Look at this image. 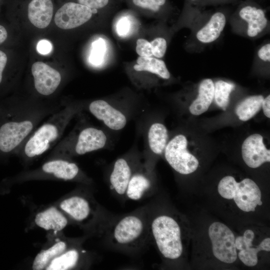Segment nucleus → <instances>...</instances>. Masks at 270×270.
I'll return each mask as SVG.
<instances>
[{"label":"nucleus","mask_w":270,"mask_h":270,"mask_svg":"<svg viewBox=\"0 0 270 270\" xmlns=\"http://www.w3.org/2000/svg\"><path fill=\"white\" fill-rule=\"evenodd\" d=\"M4 102L0 118V159L16 155L40 122L59 108Z\"/></svg>","instance_id":"nucleus-1"},{"label":"nucleus","mask_w":270,"mask_h":270,"mask_svg":"<svg viewBox=\"0 0 270 270\" xmlns=\"http://www.w3.org/2000/svg\"><path fill=\"white\" fill-rule=\"evenodd\" d=\"M80 106L68 104L59 107L38 126L25 140L16 155L25 162L34 160L54 148Z\"/></svg>","instance_id":"nucleus-2"},{"label":"nucleus","mask_w":270,"mask_h":270,"mask_svg":"<svg viewBox=\"0 0 270 270\" xmlns=\"http://www.w3.org/2000/svg\"><path fill=\"white\" fill-rule=\"evenodd\" d=\"M106 142L105 133L96 128L88 126L75 128L54 148L50 154V158L70 159L72 156L84 155L102 148Z\"/></svg>","instance_id":"nucleus-3"},{"label":"nucleus","mask_w":270,"mask_h":270,"mask_svg":"<svg viewBox=\"0 0 270 270\" xmlns=\"http://www.w3.org/2000/svg\"><path fill=\"white\" fill-rule=\"evenodd\" d=\"M150 232L162 256L168 260L178 258L183 252L181 226L174 217L160 215L150 224Z\"/></svg>","instance_id":"nucleus-4"},{"label":"nucleus","mask_w":270,"mask_h":270,"mask_svg":"<svg viewBox=\"0 0 270 270\" xmlns=\"http://www.w3.org/2000/svg\"><path fill=\"white\" fill-rule=\"evenodd\" d=\"M148 234L147 220L139 212L121 218L110 227V237L116 246L134 249L144 242Z\"/></svg>","instance_id":"nucleus-5"},{"label":"nucleus","mask_w":270,"mask_h":270,"mask_svg":"<svg viewBox=\"0 0 270 270\" xmlns=\"http://www.w3.org/2000/svg\"><path fill=\"white\" fill-rule=\"evenodd\" d=\"M218 190L224 198L233 199L237 206L245 212H254L258 206L262 204L259 187L248 178L237 182L233 176H226L220 181Z\"/></svg>","instance_id":"nucleus-6"},{"label":"nucleus","mask_w":270,"mask_h":270,"mask_svg":"<svg viewBox=\"0 0 270 270\" xmlns=\"http://www.w3.org/2000/svg\"><path fill=\"white\" fill-rule=\"evenodd\" d=\"M42 178L66 181L90 180L75 162L70 159L60 158H50L38 169L18 176L20 180Z\"/></svg>","instance_id":"nucleus-7"},{"label":"nucleus","mask_w":270,"mask_h":270,"mask_svg":"<svg viewBox=\"0 0 270 270\" xmlns=\"http://www.w3.org/2000/svg\"><path fill=\"white\" fill-rule=\"evenodd\" d=\"M188 140L183 134L174 136L168 142L164 157L170 166L182 174H190L196 170L199 162L187 150Z\"/></svg>","instance_id":"nucleus-8"},{"label":"nucleus","mask_w":270,"mask_h":270,"mask_svg":"<svg viewBox=\"0 0 270 270\" xmlns=\"http://www.w3.org/2000/svg\"><path fill=\"white\" fill-rule=\"evenodd\" d=\"M208 232L214 256L226 264L234 262L237 252L236 238L232 231L226 224L214 222L210 225Z\"/></svg>","instance_id":"nucleus-9"},{"label":"nucleus","mask_w":270,"mask_h":270,"mask_svg":"<svg viewBox=\"0 0 270 270\" xmlns=\"http://www.w3.org/2000/svg\"><path fill=\"white\" fill-rule=\"evenodd\" d=\"M96 12L77 2H68L56 10L54 18L56 26L63 30L72 29L88 22Z\"/></svg>","instance_id":"nucleus-10"},{"label":"nucleus","mask_w":270,"mask_h":270,"mask_svg":"<svg viewBox=\"0 0 270 270\" xmlns=\"http://www.w3.org/2000/svg\"><path fill=\"white\" fill-rule=\"evenodd\" d=\"M34 87L41 96H47L53 94L58 88L62 80L60 72L42 62L34 63L31 68Z\"/></svg>","instance_id":"nucleus-11"},{"label":"nucleus","mask_w":270,"mask_h":270,"mask_svg":"<svg viewBox=\"0 0 270 270\" xmlns=\"http://www.w3.org/2000/svg\"><path fill=\"white\" fill-rule=\"evenodd\" d=\"M254 238V232L251 230H246L242 236H238L235 240L236 248L239 251V259L244 264L250 267L257 264L258 253L259 252L270 250V238L264 239L256 246H253Z\"/></svg>","instance_id":"nucleus-12"},{"label":"nucleus","mask_w":270,"mask_h":270,"mask_svg":"<svg viewBox=\"0 0 270 270\" xmlns=\"http://www.w3.org/2000/svg\"><path fill=\"white\" fill-rule=\"evenodd\" d=\"M88 110L96 118L111 130H120L126 124V116L104 100L92 101L88 106Z\"/></svg>","instance_id":"nucleus-13"},{"label":"nucleus","mask_w":270,"mask_h":270,"mask_svg":"<svg viewBox=\"0 0 270 270\" xmlns=\"http://www.w3.org/2000/svg\"><path fill=\"white\" fill-rule=\"evenodd\" d=\"M242 154L244 162L251 168H257L270 162V150L266 148L263 137L260 134H252L244 140Z\"/></svg>","instance_id":"nucleus-14"},{"label":"nucleus","mask_w":270,"mask_h":270,"mask_svg":"<svg viewBox=\"0 0 270 270\" xmlns=\"http://www.w3.org/2000/svg\"><path fill=\"white\" fill-rule=\"evenodd\" d=\"M60 210L74 220L85 222L94 214L91 202L84 196L74 195L63 200L59 204Z\"/></svg>","instance_id":"nucleus-15"},{"label":"nucleus","mask_w":270,"mask_h":270,"mask_svg":"<svg viewBox=\"0 0 270 270\" xmlns=\"http://www.w3.org/2000/svg\"><path fill=\"white\" fill-rule=\"evenodd\" d=\"M54 11L52 0H29L26 5L28 20L39 28H44L50 24Z\"/></svg>","instance_id":"nucleus-16"},{"label":"nucleus","mask_w":270,"mask_h":270,"mask_svg":"<svg viewBox=\"0 0 270 270\" xmlns=\"http://www.w3.org/2000/svg\"><path fill=\"white\" fill-rule=\"evenodd\" d=\"M132 173L131 164L126 159L121 158L116 160L110 176V188L116 194L126 196V188Z\"/></svg>","instance_id":"nucleus-17"},{"label":"nucleus","mask_w":270,"mask_h":270,"mask_svg":"<svg viewBox=\"0 0 270 270\" xmlns=\"http://www.w3.org/2000/svg\"><path fill=\"white\" fill-rule=\"evenodd\" d=\"M35 224L46 230L58 232L68 224V220L62 211L51 206L38 212L34 219Z\"/></svg>","instance_id":"nucleus-18"},{"label":"nucleus","mask_w":270,"mask_h":270,"mask_svg":"<svg viewBox=\"0 0 270 270\" xmlns=\"http://www.w3.org/2000/svg\"><path fill=\"white\" fill-rule=\"evenodd\" d=\"M240 18L248 24L246 33L250 38H254L261 33L268 25V20L261 8L247 6L239 12Z\"/></svg>","instance_id":"nucleus-19"},{"label":"nucleus","mask_w":270,"mask_h":270,"mask_svg":"<svg viewBox=\"0 0 270 270\" xmlns=\"http://www.w3.org/2000/svg\"><path fill=\"white\" fill-rule=\"evenodd\" d=\"M226 24L224 14L221 12L214 13L196 33L198 40L204 44H209L216 40L223 31Z\"/></svg>","instance_id":"nucleus-20"},{"label":"nucleus","mask_w":270,"mask_h":270,"mask_svg":"<svg viewBox=\"0 0 270 270\" xmlns=\"http://www.w3.org/2000/svg\"><path fill=\"white\" fill-rule=\"evenodd\" d=\"M214 82L211 79L206 78L201 82L198 95L189 107L192 114L200 115L208 110L214 98Z\"/></svg>","instance_id":"nucleus-21"},{"label":"nucleus","mask_w":270,"mask_h":270,"mask_svg":"<svg viewBox=\"0 0 270 270\" xmlns=\"http://www.w3.org/2000/svg\"><path fill=\"white\" fill-rule=\"evenodd\" d=\"M150 186L151 181L147 174L140 170L133 172L126 188V196L132 200H140Z\"/></svg>","instance_id":"nucleus-22"},{"label":"nucleus","mask_w":270,"mask_h":270,"mask_svg":"<svg viewBox=\"0 0 270 270\" xmlns=\"http://www.w3.org/2000/svg\"><path fill=\"white\" fill-rule=\"evenodd\" d=\"M168 130L160 122L152 124L148 132V141L150 150L156 154H161L164 150L168 140Z\"/></svg>","instance_id":"nucleus-23"},{"label":"nucleus","mask_w":270,"mask_h":270,"mask_svg":"<svg viewBox=\"0 0 270 270\" xmlns=\"http://www.w3.org/2000/svg\"><path fill=\"white\" fill-rule=\"evenodd\" d=\"M134 69L136 72H148L165 80L170 78V76L164 62L152 56H139Z\"/></svg>","instance_id":"nucleus-24"},{"label":"nucleus","mask_w":270,"mask_h":270,"mask_svg":"<svg viewBox=\"0 0 270 270\" xmlns=\"http://www.w3.org/2000/svg\"><path fill=\"white\" fill-rule=\"evenodd\" d=\"M68 244L64 240H58L48 248L40 251L32 263L34 270H45L48 264L56 256L67 250Z\"/></svg>","instance_id":"nucleus-25"},{"label":"nucleus","mask_w":270,"mask_h":270,"mask_svg":"<svg viewBox=\"0 0 270 270\" xmlns=\"http://www.w3.org/2000/svg\"><path fill=\"white\" fill-rule=\"evenodd\" d=\"M80 252L76 248L66 250L54 258L46 266V270H68L74 268L80 258Z\"/></svg>","instance_id":"nucleus-26"},{"label":"nucleus","mask_w":270,"mask_h":270,"mask_svg":"<svg viewBox=\"0 0 270 270\" xmlns=\"http://www.w3.org/2000/svg\"><path fill=\"white\" fill-rule=\"evenodd\" d=\"M264 97L262 95L248 96L236 106V113L239 119L247 121L256 115L261 109Z\"/></svg>","instance_id":"nucleus-27"},{"label":"nucleus","mask_w":270,"mask_h":270,"mask_svg":"<svg viewBox=\"0 0 270 270\" xmlns=\"http://www.w3.org/2000/svg\"><path fill=\"white\" fill-rule=\"evenodd\" d=\"M214 99L216 104L226 110L230 94L235 86L230 82L219 80L214 84Z\"/></svg>","instance_id":"nucleus-28"},{"label":"nucleus","mask_w":270,"mask_h":270,"mask_svg":"<svg viewBox=\"0 0 270 270\" xmlns=\"http://www.w3.org/2000/svg\"><path fill=\"white\" fill-rule=\"evenodd\" d=\"M106 48L105 42L102 38L94 42L90 56V63L95 66L100 65L103 62Z\"/></svg>","instance_id":"nucleus-29"},{"label":"nucleus","mask_w":270,"mask_h":270,"mask_svg":"<svg viewBox=\"0 0 270 270\" xmlns=\"http://www.w3.org/2000/svg\"><path fill=\"white\" fill-rule=\"evenodd\" d=\"M134 7L143 10L157 12L164 6L166 0H130Z\"/></svg>","instance_id":"nucleus-30"},{"label":"nucleus","mask_w":270,"mask_h":270,"mask_svg":"<svg viewBox=\"0 0 270 270\" xmlns=\"http://www.w3.org/2000/svg\"><path fill=\"white\" fill-rule=\"evenodd\" d=\"M150 42L152 56L156 58H162L166 52L167 42L166 40L161 37L153 40Z\"/></svg>","instance_id":"nucleus-31"},{"label":"nucleus","mask_w":270,"mask_h":270,"mask_svg":"<svg viewBox=\"0 0 270 270\" xmlns=\"http://www.w3.org/2000/svg\"><path fill=\"white\" fill-rule=\"evenodd\" d=\"M76 2L86 6L96 12L98 10L108 8L112 0H76Z\"/></svg>","instance_id":"nucleus-32"},{"label":"nucleus","mask_w":270,"mask_h":270,"mask_svg":"<svg viewBox=\"0 0 270 270\" xmlns=\"http://www.w3.org/2000/svg\"><path fill=\"white\" fill-rule=\"evenodd\" d=\"M136 50L140 56H152L150 42L144 38H138L136 41Z\"/></svg>","instance_id":"nucleus-33"},{"label":"nucleus","mask_w":270,"mask_h":270,"mask_svg":"<svg viewBox=\"0 0 270 270\" xmlns=\"http://www.w3.org/2000/svg\"><path fill=\"white\" fill-rule=\"evenodd\" d=\"M130 22L126 17L120 18L116 26L117 32L121 36H126L130 30Z\"/></svg>","instance_id":"nucleus-34"},{"label":"nucleus","mask_w":270,"mask_h":270,"mask_svg":"<svg viewBox=\"0 0 270 270\" xmlns=\"http://www.w3.org/2000/svg\"><path fill=\"white\" fill-rule=\"evenodd\" d=\"M258 58L262 61H270V44L267 43L259 49L258 52Z\"/></svg>","instance_id":"nucleus-35"},{"label":"nucleus","mask_w":270,"mask_h":270,"mask_svg":"<svg viewBox=\"0 0 270 270\" xmlns=\"http://www.w3.org/2000/svg\"><path fill=\"white\" fill-rule=\"evenodd\" d=\"M51 43L45 40H40L37 44V50L40 54H46L51 52Z\"/></svg>","instance_id":"nucleus-36"},{"label":"nucleus","mask_w":270,"mask_h":270,"mask_svg":"<svg viewBox=\"0 0 270 270\" xmlns=\"http://www.w3.org/2000/svg\"><path fill=\"white\" fill-rule=\"evenodd\" d=\"M7 56L2 50H0V86H2L4 80V70L7 63Z\"/></svg>","instance_id":"nucleus-37"},{"label":"nucleus","mask_w":270,"mask_h":270,"mask_svg":"<svg viewBox=\"0 0 270 270\" xmlns=\"http://www.w3.org/2000/svg\"><path fill=\"white\" fill-rule=\"evenodd\" d=\"M262 108L264 115L268 118H270V96H268L264 98Z\"/></svg>","instance_id":"nucleus-38"},{"label":"nucleus","mask_w":270,"mask_h":270,"mask_svg":"<svg viewBox=\"0 0 270 270\" xmlns=\"http://www.w3.org/2000/svg\"><path fill=\"white\" fill-rule=\"evenodd\" d=\"M8 32L6 28L0 25V44L3 43L7 38Z\"/></svg>","instance_id":"nucleus-39"},{"label":"nucleus","mask_w":270,"mask_h":270,"mask_svg":"<svg viewBox=\"0 0 270 270\" xmlns=\"http://www.w3.org/2000/svg\"><path fill=\"white\" fill-rule=\"evenodd\" d=\"M5 108V102L0 101V118H1Z\"/></svg>","instance_id":"nucleus-40"},{"label":"nucleus","mask_w":270,"mask_h":270,"mask_svg":"<svg viewBox=\"0 0 270 270\" xmlns=\"http://www.w3.org/2000/svg\"><path fill=\"white\" fill-rule=\"evenodd\" d=\"M1 0H0V2Z\"/></svg>","instance_id":"nucleus-41"}]
</instances>
